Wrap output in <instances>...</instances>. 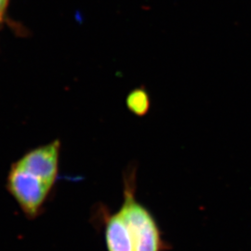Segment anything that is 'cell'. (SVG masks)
Here are the masks:
<instances>
[{
  "label": "cell",
  "mask_w": 251,
  "mask_h": 251,
  "mask_svg": "<svg viewBox=\"0 0 251 251\" xmlns=\"http://www.w3.org/2000/svg\"><path fill=\"white\" fill-rule=\"evenodd\" d=\"M9 0H0V22L2 21L3 16L5 14V11L8 7Z\"/></svg>",
  "instance_id": "obj_6"
},
{
  "label": "cell",
  "mask_w": 251,
  "mask_h": 251,
  "mask_svg": "<svg viewBox=\"0 0 251 251\" xmlns=\"http://www.w3.org/2000/svg\"><path fill=\"white\" fill-rule=\"evenodd\" d=\"M126 105L135 116L144 117L150 110V96L144 88L135 89L126 96Z\"/></svg>",
  "instance_id": "obj_5"
},
{
  "label": "cell",
  "mask_w": 251,
  "mask_h": 251,
  "mask_svg": "<svg viewBox=\"0 0 251 251\" xmlns=\"http://www.w3.org/2000/svg\"><path fill=\"white\" fill-rule=\"evenodd\" d=\"M103 226L108 251H134L129 230L119 210L114 214L106 213Z\"/></svg>",
  "instance_id": "obj_4"
},
{
  "label": "cell",
  "mask_w": 251,
  "mask_h": 251,
  "mask_svg": "<svg viewBox=\"0 0 251 251\" xmlns=\"http://www.w3.org/2000/svg\"><path fill=\"white\" fill-rule=\"evenodd\" d=\"M136 171H127L124 179V200L119 208L127 228L134 251H167L168 245L160 228L148 208L135 198Z\"/></svg>",
  "instance_id": "obj_1"
},
{
  "label": "cell",
  "mask_w": 251,
  "mask_h": 251,
  "mask_svg": "<svg viewBox=\"0 0 251 251\" xmlns=\"http://www.w3.org/2000/svg\"><path fill=\"white\" fill-rule=\"evenodd\" d=\"M53 186L44 180L11 165L7 177V189L24 214L36 219L41 214Z\"/></svg>",
  "instance_id": "obj_2"
},
{
  "label": "cell",
  "mask_w": 251,
  "mask_h": 251,
  "mask_svg": "<svg viewBox=\"0 0 251 251\" xmlns=\"http://www.w3.org/2000/svg\"><path fill=\"white\" fill-rule=\"evenodd\" d=\"M60 152L61 143L56 140L31 149L13 164L54 187L59 173Z\"/></svg>",
  "instance_id": "obj_3"
}]
</instances>
